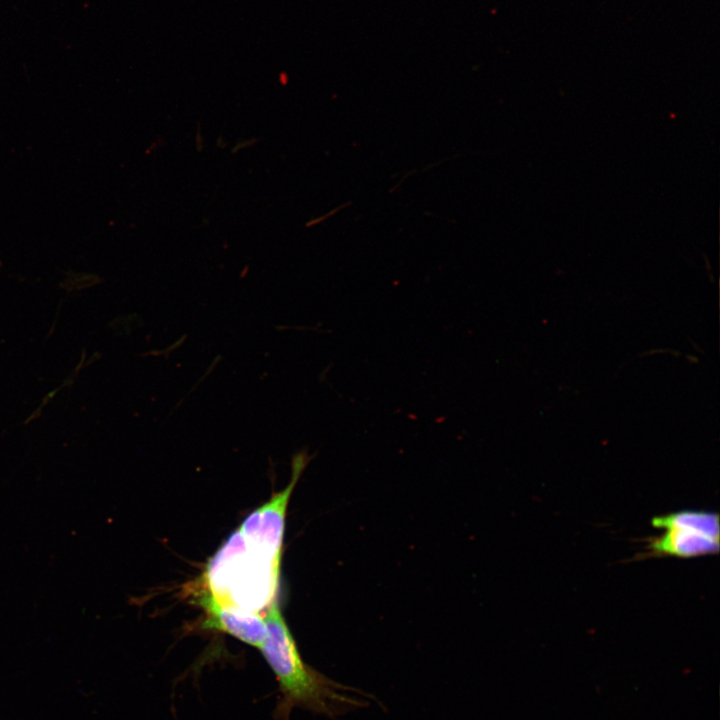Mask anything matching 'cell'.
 Returning a JSON list of instances; mask_svg holds the SVG:
<instances>
[{"label": "cell", "mask_w": 720, "mask_h": 720, "mask_svg": "<svg viewBox=\"0 0 720 720\" xmlns=\"http://www.w3.org/2000/svg\"><path fill=\"white\" fill-rule=\"evenodd\" d=\"M652 524L656 528L688 526L719 538V518L716 513L703 511H680L655 517Z\"/></svg>", "instance_id": "cell-5"}, {"label": "cell", "mask_w": 720, "mask_h": 720, "mask_svg": "<svg viewBox=\"0 0 720 720\" xmlns=\"http://www.w3.org/2000/svg\"><path fill=\"white\" fill-rule=\"evenodd\" d=\"M665 532L653 538L649 549L655 554L680 557H693L716 553L719 538L712 537L701 530L688 526H671Z\"/></svg>", "instance_id": "cell-4"}, {"label": "cell", "mask_w": 720, "mask_h": 720, "mask_svg": "<svg viewBox=\"0 0 720 720\" xmlns=\"http://www.w3.org/2000/svg\"><path fill=\"white\" fill-rule=\"evenodd\" d=\"M309 460L306 450L295 454L292 458V473L288 485L252 511L236 530L251 553L272 565L281 566L289 499Z\"/></svg>", "instance_id": "cell-2"}, {"label": "cell", "mask_w": 720, "mask_h": 720, "mask_svg": "<svg viewBox=\"0 0 720 720\" xmlns=\"http://www.w3.org/2000/svg\"><path fill=\"white\" fill-rule=\"evenodd\" d=\"M264 618L267 635L259 650L280 692L274 720H290L294 708L336 719L369 705L372 696L326 677L304 661L277 601L268 607Z\"/></svg>", "instance_id": "cell-1"}, {"label": "cell", "mask_w": 720, "mask_h": 720, "mask_svg": "<svg viewBox=\"0 0 720 720\" xmlns=\"http://www.w3.org/2000/svg\"><path fill=\"white\" fill-rule=\"evenodd\" d=\"M197 601L206 614L202 628L227 634L258 649L261 647L267 635L264 617L223 604L211 591L203 592Z\"/></svg>", "instance_id": "cell-3"}]
</instances>
